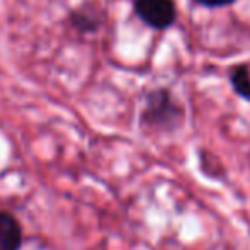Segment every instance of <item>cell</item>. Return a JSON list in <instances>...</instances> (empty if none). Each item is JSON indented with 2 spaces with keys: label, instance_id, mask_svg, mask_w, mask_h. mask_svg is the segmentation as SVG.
<instances>
[{
  "label": "cell",
  "instance_id": "6da1fadb",
  "mask_svg": "<svg viewBox=\"0 0 250 250\" xmlns=\"http://www.w3.org/2000/svg\"><path fill=\"white\" fill-rule=\"evenodd\" d=\"M184 111L177 104L167 90H155L146 99L143 109L142 123L150 128L158 129H174L182 123Z\"/></svg>",
  "mask_w": 250,
  "mask_h": 250
},
{
  "label": "cell",
  "instance_id": "7a4b0ae2",
  "mask_svg": "<svg viewBox=\"0 0 250 250\" xmlns=\"http://www.w3.org/2000/svg\"><path fill=\"white\" fill-rule=\"evenodd\" d=\"M135 10L153 29H167L175 21V3L172 0H135Z\"/></svg>",
  "mask_w": 250,
  "mask_h": 250
},
{
  "label": "cell",
  "instance_id": "3957f363",
  "mask_svg": "<svg viewBox=\"0 0 250 250\" xmlns=\"http://www.w3.org/2000/svg\"><path fill=\"white\" fill-rule=\"evenodd\" d=\"M22 244V230L12 214L0 211V250H19Z\"/></svg>",
  "mask_w": 250,
  "mask_h": 250
},
{
  "label": "cell",
  "instance_id": "277c9868",
  "mask_svg": "<svg viewBox=\"0 0 250 250\" xmlns=\"http://www.w3.org/2000/svg\"><path fill=\"white\" fill-rule=\"evenodd\" d=\"M231 85H233L235 92L240 97L250 101V73L247 66H237V68L231 72Z\"/></svg>",
  "mask_w": 250,
  "mask_h": 250
},
{
  "label": "cell",
  "instance_id": "5b68a950",
  "mask_svg": "<svg viewBox=\"0 0 250 250\" xmlns=\"http://www.w3.org/2000/svg\"><path fill=\"white\" fill-rule=\"evenodd\" d=\"M196 2L204 7H225V5L233 3L235 0H196Z\"/></svg>",
  "mask_w": 250,
  "mask_h": 250
}]
</instances>
